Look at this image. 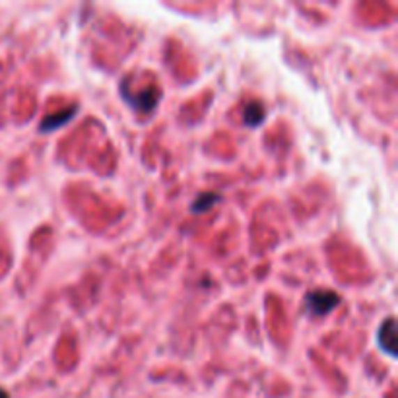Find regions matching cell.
Returning a JSON list of instances; mask_svg holds the SVG:
<instances>
[{
    "label": "cell",
    "instance_id": "cell-4",
    "mask_svg": "<svg viewBox=\"0 0 398 398\" xmlns=\"http://www.w3.org/2000/svg\"><path fill=\"white\" fill-rule=\"evenodd\" d=\"M78 115V105H72V107H66L63 111H56V113H51L47 115L41 125H39V132L43 135H49V132H54L59 128H63L64 125H68L74 117Z\"/></svg>",
    "mask_w": 398,
    "mask_h": 398
},
{
    "label": "cell",
    "instance_id": "cell-2",
    "mask_svg": "<svg viewBox=\"0 0 398 398\" xmlns=\"http://www.w3.org/2000/svg\"><path fill=\"white\" fill-rule=\"evenodd\" d=\"M340 303H342V296L338 291L321 288V290L309 291L307 296H305V301H303V309L311 317H326Z\"/></svg>",
    "mask_w": 398,
    "mask_h": 398
},
{
    "label": "cell",
    "instance_id": "cell-7",
    "mask_svg": "<svg viewBox=\"0 0 398 398\" xmlns=\"http://www.w3.org/2000/svg\"><path fill=\"white\" fill-rule=\"evenodd\" d=\"M0 398H10L8 392H6V390L2 389V387H0Z\"/></svg>",
    "mask_w": 398,
    "mask_h": 398
},
{
    "label": "cell",
    "instance_id": "cell-1",
    "mask_svg": "<svg viewBox=\"0 0 398 398\" xmlns=\"http://www.w3.org/2000/svg\"><path fill=\"white\" fill-rule=\"evenodd\" d=\"M118 91H121V98L125 100L128 107H132L135 111H138V113H144V115H152L163 98L162 90H160L155 84H150V86H144V88H140V90L132 91L128 90L127 86L121 82Z\"/></svg>",
    "mask_w": 398,
    "mask_h": 398
},
{
    "label": "cell",
    "instance_id": "cell-6",
    "mask_svg": "<svg viewBox=\"0 0 398 398\" xmlns=\"http://www.w3.org/2000/svg\"><path fill=\"white\" fill-rule=\"evenodd\" d=\"M266 121V109H264V103L259 100L249 101L243 107V123L245 127L257 128L263 125Z\"/></svg>",
    "mask_w": 398,
    "mask_h": 398
},
{
    "label": "cell",
    "instance_id": "cell-5",
    "mask_svg": "<svg viewBox=\"0 0 398 398\" xmlns=\"http://www.w3.org/2000/svg\"><path fill=\"white\" fill-rule=\"evenodd\" d=\"M222 202V194L217 192V190H204V192H200L197 194V199L190 202V214H206L210 210L214 208L216 204Z\"/></svg>",
    "mask_w": 398,
    "mask_h": 398
},
{
    "label": "cell",
    "instance_id": "cell-3",
    "mask_svg": "<svg viewBox=\"0 0 398 398\" xmlns=\"http://www.w3.org/2000/svg\"><path fill=\"white\" fill-rule=\"evenodd\" d=\"M377 344H379L381 352H385L389 358H398V338H397V321L395 317H387L379 325L377 330Z\"/></svg>",
    "mask_w": 398,
    "mask_h": 398
}]
</instances>
